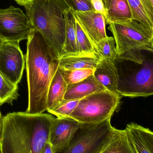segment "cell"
<instances>
[{
  "label": "cell",
  "instance_id": "25",
  "mask_svg": "<svg viewBox=\"0 0 153 153\" xmlns=\"http://www.w3.org/2000/svg\"><path fill=\"white\" fill-rule=\"evenodd\" d=\"M81 100H64L55 108L48 111L58 118L70 117Z\"/></svg>",
  "mask_w": 153,
  "mask_h": 153
},
{
  "label": "cell",
  "instance_id": "9",
  "mask_svg": "<svg viewBox=\"0 0 153 153\" xmlns=\"http://www.w3.org/2000/svg\"><path fill=\"white\" fill-rule=\"evenodd\" d=\"M19 44L18 42L4 41L0 49V74L16 85L22 78L26 63Z\"/></svg>",
  "mask_w": 153,
  "mask_h": 153
},
{
  "label": "cell",
  "instance_id": "3",
  "mask_svg": "<svg viewBox=\"0 0 153 153\" xmlns=\"http://www.w3.org/2000/svg\"><path fill=\"white\" fill-rule=\"evenodd\" d=\"M24 6L33 29L42 34L59 58L65 43L64 12L69 5L64 0H33Z\"/></svg>",
  "mask_w": 153,
  "mask_h": 153
},
{
  "label": "cell",
  "instance_id": "1",
  "mask_svg": "<svg viewBox=\"0 0 153 153\" xmlns=\"http://www.w3.org/2000/svg\"><path fill=\"white\" fill-rule=\"evenodd\" d=\"M27 40L25 59L28 104L25 112L40 114L47 111L48 88L59 68V58L37 30H32Z\"/></svg>",
  "mask_w": 153,
  "mask_h": 153
},
{
  "label": "cell",
  "instance_id": "21",
  "mask_svg": "<svg viewBox=\"0 0 153 153\" xmlns=\"http://www.w3.org/2000/svg\"><path fill=\"white\" fill-rule=\"evenodd\" d=\"M18 87L0 74V105L6 103L12 104L19 95Z\"/></svg>",
  "mask_w": 153,
  "mask_h": 153
},
{
  "label": "cell",
  "instance_id": "15",
  "mask_svg": "<svg viewBox=\"0 0 153 153\" xmlns=\"http://www.w3.org/2000/svg\"><path fill=\"white\" fill-rule=\"evenodd\" d=\"M100 60L97 53L67 55L59 58V67L62 70H94Z\"/></svg>",
  "mask_w": 153,
  "mask_h": 153
},
{
  "label": "cell",
  "instance_id": "18",
  "mask_svg": "<svg viewBox=\"0 0 153 153\" xmlns=\"http://www.w3.org/2000/svg\"><path fill=\"white\" fill-rule=\"evenodd\" d=\"M105 18L106 24L122 23L133 20V15L127 0H110Z\"/></svg>",
  "mask_w": 153,
  "mask_h": 153
},
{
  "label": "cell",
  "instance_id": "4",
  "mask_svg": "<svg viewBox=\"0 0 153 153\" xmlns=\"http://www.w3.org/2000/svg\"><path fill=\"white\" fill-rule=\"evenodd\" d=\"M33 126V115L9 113L3 118L1 153H41Z\"/></svg>",
  "mask_w": 153,
  "mask_h": 153
},
{
  "label": "cell",
  "instance_id": "6",
  "mask_svg": "<svg viewBox=\"0 0 153 153\" xmlns=\"http://www.w3.org/2000/svg\"><path fill=\"white\" fill-rule=\"evenodd\" d=\"M111 119L99 123H79L69 147L60 153H100L113 134Z\"/></svg>",
  "mask_w": 153,
  "mask_h": 153
},
{
  "label": "cell",
  "instance_id": "26",
  "mask_svg": "<svg viewBox=\"0 0 153 153\" xmlns=\"http://www.w3.org/2000/svg\"><path fill=\"white\" fill-rule=\"evenodd\" d=\"M69 7L75 11L94 10L91 0H64Z\"/></svg>",
  "mask_w": 153,
  "mask_h": 153
},
{
  "label": "cell",
  "instance_id": "12",
  "mask_svg": "<svg viewBox=\"0 0 153 153\" xmlns=\"http://www.w3.org/2000/svg\"><path fill=\"white\" fill-rule=\"evenodd\" d=\"M128 138L136 153H153V132L136 123L127 125Z\"/></svg>",
  "mask_w": 153,
  "mask_h": 153
},
{
  "label": "cell",
  "instance_id": "17",
  "mask_svg": "<svg viewBox=\"0 0 153 153\" xmlns=\"http://www.w3.org/2000/svg\"><path fill=\"white\" fill-rule=\"evenodd\" d=\"M65 21V39L60 57L67 55L79 54L76 43V22L74 10L69 7L64 12ZM59 57V58H60Z\"/></svg>",
  "mask_w": 153,
  "mask_h": 153
},
{
  "label": "cell",
  "instance_id": "27",
  "mask_svg": "<svg viewBox=\"0 0 153 153\" xmlns=\"http://www.w3.org/2000/svg\"><path fill=\"white\" fill-rule=\"evenodd\" d=\"M94 11L102 13L104 17L107 15V11L103 0H91Z\"/></svg>",
  "mask_w": 153,
  "mask_h": 153
},
{
  "label": "cell",
  "instance_id": "11",
  "mask_svg": "<svg viewBox=\"0 0 153 153\" xmlns=\"http://www.w3.org/2000/svg\"><path fill=\"white\" fill-rule=\"evenodd\" d=\"M74 13L76 21L95 48L99 42L108 37L105 17L102 13L94 10L85 12L74 10Z\"/></svg>",
  "mask_w": 153,
  "mask_h": 153
},
{
  "label": "cell",
  "instance_id": "32",
  "mask_svg": "<svg viewBox=\"0 0 153 153\" xmlns=\"http://www.w3.org/2000/svg\"><path fill=\"white\" fill-rule=\"evenodd\" d=\"M149 1H150V3H151V4H152L153 8V0H149Z\"/></svg>",
  "mask_w": 153,
  "mask_h": 153
},
{
  "label": "cell",
  "instance_id": "5",
  "mask_svg": "<svg viewBox=\"0 0 153 153\" xmlns=\"http://www.w3.org/2000/svg\"><path fill=\"white\" fill-rule=\"evenodd\" d=\"M121 96L108 90L97 92L80 100L70 118L80 123H96L111 118Z\"/></svg>",
  "mask_w": 153,
  "mask_h": 153
},
{
  "label": "cell",
  "instance_id": "23",
  "mask_svg": "<svg viewBox=\"0 0 153 153\" xmlns=\"http://www.w3.org/2000/svg\"><path fill=\"white\" fill-rule=\"evenodd\" d=\"M76 43L79 54L97 53L93 44L76 22Z\"/></svg>",
  "mask_w": 153,
  "mask_h": 153
},
{
  "label": "cell",
  "instance_id": "33",
  "mask_svg": "<svg viewBox=\"0 0 153 153\" xmlns=\"http://www.w3.org/2000/svg\"><path fill=\"white\" fill-rule=\"evenodd\" d=\"M152 43H153V36H152Z\"/></svg>",
  "mask_w": 153,
  "mask_h": 153
},
{
  "label": "cell",
  "instance_id": "24",
  "mask_svg": "<svg viewBox=\"0 0 153 153\" xmlns=\"http://www.w3.org/2000/svg\"><path fill=\"white\" fill-rule=\"evenodd\" d=\"M62 75L67 85L79 82L93 74V69L62 70Z\"/></svg>",
  "mask_w": 153,
  "mask_h": 153
},
{
  "label": "cell",
  "instance_id": "14",
  "mask_svg": "<svg viewBox=\"0 0 153 153\" xmlns=\"http://www.w3.org/2000/svg\"><path fill=\"white\" fill-rule=\"evenodd\" d=\"M106 90L107 89L96 80L93 74L79 82L68 85L64 100H81L92 94Z\"/></svg>",
  "mask_w": 153,
  "mask_h": 153
},
{
  "label": "cell",
  "instance_id": "31",
  "mask_svg": "<svg viewBox=\"0 0 153 153\" xmlns=\"http://www.w3.org/2000/svg\"><path fill=\"white\" fill-rule=\"evenodd\" d=\"M4 42V41L0 38V49H1V48Z\"/></svg>",
  "mask_w": 153,
  "mask_h": 153
},
{
  "label": "cell",
  "instance_id": "8",
  "mask_svg": "<svg viewBox=\"0 0 153 153\" xmlns=\"http://www.w3.org/2000/svg\"><path fill=\"white\" fill-rule=\"evenodd\" d=\"M26 14L20 8L0 9V38L4 41L27 39L33 30Z\"/></svg>",
  "mask_w": 153,
  "mask_h": 153
},
{
  "label": "cell",
  "instance_id": "10",
  "mask_svg": "<svg viewBox=\"0 0 153 153\" xmlns=\"http://www.w3.org/2000/svg\"><path fill=\"white\" fill-rule=\"evenodd\" d=\"M79 123L71 118H55L50 129L49 143L55 153H60L69 147Z\"/></svg>",
  "mask_w": 153,
  "mask_h": 153
},
{
  "label": "cell",
  "instance_id": "30",
  "mask_svg": "<svg viewBox=\"0 0 153 153\" xmlns=\"http://www.w3.org/2000/svg\"><path fill=\"white\" fill-rule=\"evenodd\" d=\"M14 1H15L19 5L24 6L28 3L33 1V0H14Z\"/></svg>",
  "mask_w": 153,
  "mask_h": 153
},
{
  "label": "cell",
  "instance_id": "20",
  "mask_svg": "<svg viewBox=\"0 0 153 153\" xmlns=\"http://www.w3.org/2000/svg\"><path fill=\"white\" fill-rule=\"evenodd\" d=\"M100 153H136L126 130L114 128L113 134Z\"/></svg>",
  "mask_w": 153,
  "mask_h": 153
},
{
  "label": "cell",
  "instance_id": "29",
  "mask_svg": "<svg viewBox=\"0 0 153 153\" xmlns=\"http://www.w3.org/2000/svg\"><path fill=\"white\" fill-rule=\"evenodd\" d=\"M3 117H2L1 111H0V144L1 141L2 135L3 130Z\"/></svg>",
  "mask_w": 153,
  "mask_h": 153
},
{
  "label": "cell",
  "instance_id": "28",
  "mask_svg": "<svg viewBox=\"0 0 153 153\" xmlns=\"http://www.w3.org/2000/svg\"><path fill=\"white\" fill-rule=\"evenodd\" d=\"M41 153H55L50 143H47L44 146Z\"/></svg>",
  "mask_w": 153,
  "mask_h": 153
},
{
  "label": "cell",
  "instance_id": "34",
  "mask_svg": "<svg viewBox=\"0 0 153 153\" xmlns=\"http://www.w3.org/2000/svg\"><path fill=\"white\" fill-rule=\"evenodd\" d=\"M103 1H104V0H103Z\"/></svg>",
  "mask_w": 153,
  "mask_h": 153
},
{
  "label": "cell",
  "instance_id": "16",
  "mask_svg": "<svg viewBox=\"0 0 153 153\" xmlns=\"http://www.w3.org/2000/svg\"><path fill=\"white\" fill-rule=\"evenodd\" d=\"M68 85L65 81L60 68L49 85L47 100V111L53 109L64 100Z\"/></svg>",
  "mask_w": 153,
  "mask_h": 153
},
{
  "label": "cell",
  "instance_id": "13",
  "mask_svg": "<svg viewBox=\"0 0 153 153\" xmlns=\"http://www.w3.org/2000/svg\"><path fill=\"white\" fill-rule=\"evenodd\" d=\"M93 75L107 90L119 94L117 91L118 76L114 61L100 59L94 70Z\"/></svg>",
  "mask_w": 153,
  "mask_h": 153
},
{
  "label": "cell",
  "instance_id": "7",
  "mask_svg": "<svg viewBox=\"0 0 153 153\" xmlns=\"http://www.w3.org/2000/svg\"><path fill=\"white\" fill-rule=\"evenodd\" d=\"M108 29L113 34L117 56L130 49L153 46L152 31L137 21L111 23Z\"/></svg>",
  "mask_w": 153,
  "mask_h": 153
},
{
  "label": "cell",
  "instance_id": "19",
  "mask_svg": "<svg viewBox=\"0 0 153 153\" xmlns=\"http://www.w3.org/2000/svg\"><path fill=\"white\" fill-rule=\"evenodd\" d=\"M133 19L148 28L153 33V8L149 0H127Z\"/></svg>",
  "mask_w": 153,
  "mask_h": 153
},
{
  "label": "cell",
  "instance_id": "2",
  "mask_svg": "<svg viewBox=\"0 0 153 153\" xmlns=\"http://www.w3.org/2000/svg\"><path fill=\"white\" fill-rule=\"evenodd\" d=\"M120 96L147 97L153 95V46L134 48L114 61Z\"/></svg>",
  "mask_w": 153,
  "mask_h": 153
},
{
  "label": "cell",
  "instance_id": "22",
  "mask_svg": "<svg viewBox=\"0 0 153 153\" xmlns=\"http://www.w3.org/2000/svg\"><path fill=\"white\" fill-rule=\"evenodd\" d=\"M96 53L100 59L114 61L117 57L116 44L113 37H107L99 42L96 47Z\"/></svg>",
  "mask_w": 153,
  "mask_h": 153
}]
</instances>
